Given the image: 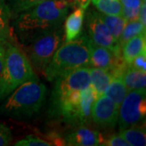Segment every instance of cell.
I'll use <instances>...</instances> for the list:
<instances>
[{
  "instance_id": "1",
  "label": "cell",
  "mask_w": 146,
  "mask_h": 146,
  "mask_svg": "<svg viewBox=\"0 0 146 146\" xmlns=\"http://www.w3.org/2000/svg\"><path fill=\"white\" fill-rule=\"evenodd\" d=\"M69 5L63 0H46L21 12L16 21L18 32L32 35L59 27L65 20Z\"/></svg>"
},
{
  "instance_id": "2",
  "label": "cell",
  "mask_w": 146,
  "mask_h": 146,
  "mask_svg": "<svg viewBox=\"0 0 146 146\" xmlns=\"http://www.w3.org/2000/svg\"><path fill=\"white\" fill-rule=\"evenodd\" d=\"M91 42L87 35L65 42L58 46L50 63L44 70L49 81L56 80L65 73L82 67H90Z\"/></svg>"
},
{
  "instance_id": "3",
  "label": "cell",
  "mask_w": 146,
  "mask_h": 146,
  "mask_svg": "<svg viewBox=\"0 0 146 146\" xmlns=\"http://www.w3.org/2000/svg\"><path fill=\"white\" fill-rule=\"evenodd\" d=\"M29 80H38L25 53L12 42L6 46L3 68L0 77V100Z\"/></svg>"
},
{
  "instance_id": "4",
  "label": "cell",
  "mask_w": 146,
  "mask_h": 146,
  "mask_svg": "<svg viewBox=\"0 0 146 146\" xmlns=\"http://www.w3.org/2000/svg\"><path fill=\"white\" fill-rule=\"evenodd\" d=\"M46 87L39 80H29L17 87L1 107L2 113L19 119L33 117L46 101Z\"/></svg>"
},
{
  "instance_id": "5",
  "label": "cell",
  "mask_w": 146,
  "mask_h": 146,
  "mask_svg": "<svg viewBox=\"0 0 146 146\" xmlns=\"http://www.w3.org/2000/svg\"><path fill=\"white\" fill-rule=\"evenodd\" d=\"M30 36L25 47V54L31 65L36 70L44 72L62 42V30L60 26L56 27L38 32Z\"/></svg>"
},
{
  "instance_id": "6",
  "label": "cell",
  "mask_w": 146,
  "mask_h": 146,
  "mask_svg": "<svg viewBox=\"0 0 146 146\" xmlns=\"http://www.w3.org/2000/svg\"><path fill=\"white\" fill-rule=\"evenodd\" d=\"M145 89L128 91L119 106L118 123L119 130L136 126L145 119Z\"/></svg>"
},
{
  "instance_id": "7",
  "label": "cell",
  "mask_w": 146,
  "mask_h": 146,
  "mask_svg": "<svg viewBox=\"0 0 146 146\" xmlns=\"http://www.w3.org/2000/svg\"><path fill=\"white\" fill-rule=\"evenodd\" d=\"M90 85V68L74 69L56 79L51 94L52 103L73 91H81Z\"/></svg>"
},
{
  "instance_id": "8",
  "label": "cell",
  "mask_w": 146,
  "mask_h": 146,
  "mask_svg": "<svg viewBox=\"0 0 146 146\" xmlns=\"http://www.w3.org/2000/svg\"><path fill=\"white\" fill-rule=\"evenodd\" d=\"M86 27L88 30L87 36L93 45L108 48L116 53H121L119 42L102 20L99 12L95 11H89L86 18Z\"/></svg>"
},
{
  "instance_id": "9",
  "label": "cell",
  "mask_w": 146,
  "mask_h": 146,
  "mask_svg": "<svg viewBox=\"0 0 146 146\" xmlns=\"http://www.w3.org/2000/svg\"><path fill=\"white\" fill-rule=\"evenodd\" d=\"M119 106L106 95L98 97L94 102L91 119L101 127H113L118 123Z\"/></svg>"
},
{
  "instance_id": "10",
  "label": "cell",
  "mask_w": 146,
  "mask_h": 146,
  "mask_svg": "<svg viewBox=\"0 0 146 146\" xmlns=\"http://www.w3.org/2000/svg\"><path fill=\"white\" fill-rule=\"evenodd\" d=\"M80 91H73L52 103L58 115L69 123L78 122Z\"/></svg>"
},
{
  "instance_id": "11",
  "label": "cell",
  "mask_w": 146,
  "mask_h": 146,
  "mask_svg": "<svg viewBox=\"0 0 146 146\" xmlns=\"http://www.w3.org/2000/svg\"><path fill=\"white\" fill-rule=\"evenodd\" d=\"M65 145L72 146L102 145L104 138L99 131L80 127L65 137Z\"/></svg>"
},
{
  "instance_id": "12",
  "label": "cell",
  "mask_w": 146,
  "mask_h": 146,
  "mask_svg": "<svg viewBox=\"0 0 146 146\" xmlns=\"http://www.w3.org/2000/svg\"><path fill=\"white\" fill-rule=\"evenodd\" d=\"M84 15L85 10L81 7H77L67 17L64 25L65 42L76 39L80 36L83 29Z\"/></svg>"
},
{
  "instance_id": "13",
  "label": "cell",
  "mask_w": 146,
  "mask_h": 146,
  "mask_svg": "<svg viewBox=\"0 0 146 146\" xmlns=\"http://www.w3.org/2000/svg\"><path fill=\"white\" fill-rule=\"evenodd\" d=\"M146 33H141L128 40L121 47V55L123 62L129 66L133 59L146 50Z\"/></svg>"
},
{
  "instance_id": "14",
  "label": "cell",
  "mask_w": 146,
  "mask_h": 146,
  "mask_svg": "<svg viewBox=\"0 0 146 146\" xmlns=\"http://www.w3.org/2000/svg\"><path fill=\"white\" fill-rule=\"evenodd\" d=\"M97 98V95L90 85L80 91L78 119V122L80 124L86 123L91 119L92 108Z\"/></svg>"
},
{
  "instance_id": "15",
  "label": "cell",
  "mask_w": 146,
  "mask_h": 146,
  "mask_svg": "<svg viewBox=\"0 0 146 146\" xmlns=\"http://www.w3.org/2000/svg\"><path fill=\"white\" fill-rule=\"evenodd\" d=\"M121 78L128 91L145 89L146 72L136 69L129 65L126 67Z\"/></svg>"
},
{
  "instance_id": "16",
  "label": "cell",
  "mask_w": 146,
  "mask_h": 146,
  "mask_svg": "<svg viewBox=\"0 0 146 146\" xmlns=\"http://www.w3.org/2000/svg\"><path fill=\"white\" fill-rule=\"evenodd\" d=\"M113 76L108 70L90 68V86L94 89L97 98L104 94Z\"/></svg>"
},
{
  "instance_id": "17",
  "label": "cell",
  "mask_w": 146,
  "mask_h": 146,
  "mask_svg": "<svg viewBox=\"0 0 146 146\" xmlns=\"http://www.w3.org/2000/svg\"><path fill=\"white\" fill-rule=\"evenodd\" d=\"M127 93L128 90L121 76H115L112 78L107 89H106L104 95L107 96L119 106Z\"/></svg>"
},
{
  "instance_id": "18",
  "label": "cell",
  "mask_w": 146,
  "mask_h": 146,
  "mask_svg": "<svg viewBox=\"0 0 146 146\" xmlns=\"http://www.w3.org/2000/svg\"><path fill=\"white\" fill-rule=\"evenodd\" d=\"M119 133L130 146H144L146 145L145 129L143 126H132L121 129Z\"/></svg>"
},
{
  "instance_id": "19",
  "label": "cell",
  "mask_w": 146,
  "mask_h": 146,
  "mask_svg": "<svg viewBox=\"0 0 146 146\" xmlns=\"http://www.w3.org/2000/svg\"><path fill=\"white\" fill-rule=\"evenodd\" d=\"M11 11L4 0H0V45L8 42L10 35Z\"/></svg>"
},
{
  "instance_id": "20",
  "label": "cell",
  "mask_w": 146,
  "mask_h": 146,
  "mask_svg": "<svg viewBox=\"0 0 146 146\" xmlns=\"http://www.w3.org/2000/svg\"><path fill=\"white\" fill-rule=\"evenodd\" d=\"M100 16L102 20L108 27L110 33L114 36L115 39L119 42V38L123 30L127 21L124 17L113 15H106L100 12Z\"/></svg>"
},
{
  "instance_id": "21",
  "label": "cell",
  "mask_w": 146,
  "mask_h": 146,
  "mask_svg": "<svg viewBox=\"0 0 146 146\" xmlns=\"http://www.w3.org/2000/svg\"><path fill=\"white\" fill-rule=\"evenodd\" d=\"M92 2L101 13L123 16V5L119 0H92Z\"/></svg>"
},
{
  "instance_id": "22",
  "label": "cell",
  "mask_w": 146,
  "mask_h": 146,
  "mask_svg": "<svg viewBox=\"0 0 146 146\" xmlns=\"http://www.w3.org/2000/svg\"><path fill=\"white\" fill-rule=\"evenodd\" d=\"M145 32L146 26L143 25L139 21L127 22L119 38V44L120 47L123 46V44L130 40L131 38L140 35L141 33H145Z\"/></svg>"
},
{
  "instance_id": "23",
  "label": "cell",
  "mask_w": 146,
  "mask_h": 146,
  "mask_svg": "<svg viewBox=\"0 0 146 146\" xmlns=\"http://www.w3.org/2000/svg\"><path fill=\"white\" fill-rule=\"evenodd\" d=\"M16 146H51L52 145L48 141L42 140L33 136H28L26 138L18 141L15 144Z\"/></svg>"
},
{
  "instance_id": "24",
  "label": "cell",
  "mask_w": 146,
  "mask_h": 146,
  "mask_svg": "<svg viewBox=\"0 0 146 146\" xmlns=\"http://www.w3.org/2000/svg\"><path fill=\"white\" fill-rule=\"evenodd\" d=\"M44 1L46 0H15L14 11L16 13H21Z\"/></svg>"
},
{
  "instance_id": "25",
  "label": "cell",
  "mask_w": 146,
  "mask_h": 146,
  "mask_svg": "<svg viewBox=\"0 0 146 146\" xmlns=\"http://www.w3.org/2000/svg\"><path fill=\"white\" fill-rule=\"evenodd\" d=\"M102 145L106 146H129L128 143L120 136L119 133L110 136L106 140L103 141Z\"/></svg>"
},
{
  "instance_id": "26",
  "label": "cell",
  "mask_w": 146,
  "mask_h": 146,
  "mask_svg": "<svg viewBox=\"0 0 146 146\" xmlns=\"http://www.w3.org/2000/svg\"><path fill=\"white\" fill-rule=\"evenodd\" d=\"M12 140V134L10 129L0 123V146L8 145Z\"/></svg>"
},
{
  "instance_id": "27",
  "label": "cell",
  "mask_w": 146,
  "mask_h": 146,
  "mask_svg": "<svg viewBox=\"0 0 146 146\" xmlns=\"http://www.w3.org/2000/svg\"><path fill=\"white\" fill-rule=\"evenodd\" d=\"M131 66L133 68L139 69L141 71L145 72L146 70V50L140 54L138 56H136L133 61L131 63Z\"/></svg>"
},
{
  "instance_id": "28",
  "label": "cell",
  "mask_w": 146,
  "mask_h": 146,
  "mask_svg": "<svg viewBox=\"0 0 146 146\" xmlns=\"http://www.w3.org/2000/svg\"><path fill=\"white\" fill-rule=\"evenodd\" d=\"M140 8H128L123 7V17H124L127 22L138 21Z\"/></svg>"
},
{
  "instance_id": "29",
  "label": "cell",
  "mask_w": 146,
  "mask_h": 146,
  "mask_svg": "<svg viewBox=\"0 0 146 146\" xmlns=\"http://www.w3.org/2000/svg\"><path fill=\"white\" fill-rule=\"evenodd\" d=\"M123 7L128 8H140L143 3L142 0H119Z\"/></svg>"
},
{
  "instance_id": "30",
  "label": "cell",
  "mask_w": 146,
  "mask_h": 146,
  "mask_svg": "<svg viewBox=\"0 0 146 146\" xmlns=\"http://www.w3.org/2000/svg\"><path fill=\"white\" fill-rule=\"evenodd\" d=\"M138 21H140L143 25L146 26V3H143L140 7Z\"/></svg>"
},
{
  "instance_id": "31",
  "label": "cell",
  "mask_w": 146,
  "mask_h": 146,
  "mask_svg": "<svg viewBox=\"0 0 146 146\" xmlns=\"http://www.w3.org/2000/svg\"><path fill=\"white\" fill-rule=\"evenodd\" d=\"M6 46H7V43L3 44V45H0V77H1V74H2V71H3V68Z\"/></svg>"
},
{
  "instance_id": "32",
  "label": "cell",
  "mask_w": 146,
  "mask_h": 146,
  "mask_svg": "<svg viewBox=\"0 0 146 146\" xmlns=\"http://www.w3.org/2000/svg\"><path fill=\"white\" fill-rule=\"evenodd\" d=\"M90 2L91 0H78V6L85 10L89 7Z\"/></svg>"
},
{
  "instance_id": "33",
  "label": "cell",
  "mask_w": 146,
  "mask_h": 146,
  "mask_svg": "<svg viewBox=\"0 0 146 146\" xmlns=\"http://www.w3.org/2000/svg\"><path fill=\"white\" fill-rule=\"evenodd\" d=\"M63 1H65L72 8H76V7H79L78 0H63Z\"/></svg>"
},
{
  "instance_id": "34",
  "label": "cell",
  "mask_w": 146,
  "mask_h": 146,
  "mask_svg": "<svg viewBox=\"0 0 146 146\" xmlns=\"http://www.w3.org/2000/svg\"><path fill=\"white\" fill-rule=\"evenodd\" d=\"M142 2L143 3H146V0H142Z\"/></svg>"
}]
</instances>
